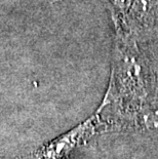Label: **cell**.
I'll use <instances>...</instances> for the list:
<instances>
[{"mask_svg": "<svg viewBox=\"0 0 158 159\" xmlns=\"http://www.w3.org/2000/svg\"><path fill=\"white\" fill-rule=\"evenodd\" d=\"M157 4L158 0H133L129 11L134 19L143 20L149 16Z\"/></svg>", "mask_w": 158, "mask_h": 159, "instance_id": "6da1fadb", "label": "cell"}, {"mask_svg": "<svg viewBox=\"0 0 158 159\" xmlns=\"http://www.w3.org/2000/svg\"><path fill=\"white\" fill-rule=\"evenodd\" d=\"M133 1V0H113L114 4H115L119 9H121L122 11H129Z\"/></svg>", "mask_w": 158, "mask_h": 159, "instance_id": "7a4b0ae2", "label": "cell"}]
</instances>
